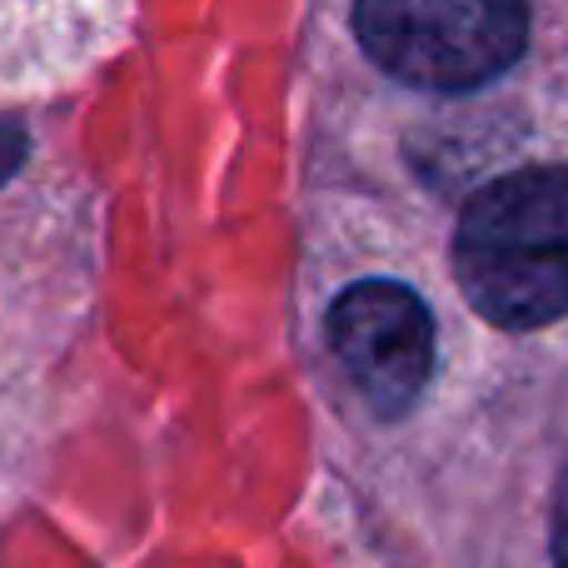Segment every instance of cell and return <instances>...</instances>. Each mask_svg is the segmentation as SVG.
I'll use <instances>...</instances> for the list:
<instances>
[{
  "mask_svg": "<svg viewBox=\"0 0 568 568\" xmlns=\"http://www.w3.org/2000/svg\"><path fill=\"white\" fill-rule=\"evenodd\" d=\"M30 150H36V140H30L20 125L0 120V190H10V180H16L20 170H26Z\"/></svg>",
  "mask_w": 568,
  "mask_h": 568,
  "instance_id": "5",
  "label": "cell"
},
{
  "mask_svg": "<svg viewBox=\"0 0 568 568\" xmlns=\"http://www.w3.org/2000/svg\"><path fill=\"white\" fill-rule=\"evenodd\" d=\"M354 36L384 75L414 90H479L529 40L524 0H354Z\"/></svg>",
  "mask_w": 568,
  "mask_h": 568,
  "instance_id": "2",
  "label": "cell"
},
{
  "mask_svg": "<svg viewBox=\"0 0 568 568\" xmlns=\"http://www.w3.org/2000/svg\"><path fill=\"white\" fill-rule=\"evenodd\" d=\"M454 280L499 329H539L568 314V165L509 170L464 205Z\"/></svg>",
  "mask_w": 568,
  "mask_h": 568,
  "instance_id": "1",
  "label": "cell"
},
{
  "mask_svg": "<svg viewBox=\"0 0 568 568\" xmlns=\"http://www.w3.org/2000/svg\"><path fill=\"white\" fill-rule=\"evenodd\" d=\"M554 564L568 568V474L559 484V504H554Z\"/></svg>",
  "mask_w": 568,
  "mask_h": 568,
  "instance_id": "6",
  "label": "cell"
},
{
  "mask_svg": "<svg viewBox=\"0 0 568 568\" xmlns=\"http://www.w3.org/2000/svg\"><path fill=\"white\" fill-rule=\"evenodd\" d=\"M329 349L379 419L419 404L434 374V314L409 284L359 280L329 304Z\"/></svg>",
  "mask_w": 568,
  "mask_h": 568,
  "instance_id": "3",
  "label": "cell"
},
{
  "mask_svg": "<svg viewBox=\"0 0 568 568\" xmlns=\"http://www.w3.org/2000/svg\"><path fill=\"white\" fill-rule=\"evenodd\" d=\"M135 0H0V100L75 85L130 36Z\"/></svg>",
  "mask_w": 568,
  "mask_h": 568,
  "instance_id": "4",
  "label": "cell"
}]
</instances>
